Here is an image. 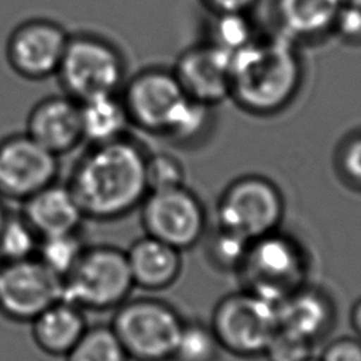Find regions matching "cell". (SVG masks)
Segmentation results:
<instances>
[{
	"label": "cell",
	"mask_w": 361,
	"mask_h": 361,
	"mask_svg": "<svg viewBox=\"0 0 361 361\" xmlns=\"http://www.w3.org/2000/svg\"><path fill=\"white\" fill-rule=\"evenodd\" d=\"M145 165L142 149L123 137L93 145L68 183L85 219L117 220L140 207L148 193Z\"/></svg>",
	"instance_id": "obj_1"
},
{
	"label": "cell",
	"mask_w": 361,
	"mask_h": 361,
	"mask_svg": "<svg viewBox=\"0 0 361 361\" xmlns=\"http://www.w3.org/2000/svg\"><path fill=\"white\" fill-rule=\"evenodd\" d=\"M302 82L293 41L283 34L257 37L231 56L230 96L247 111L269 114L283 109Z\"/></svg>",
	"instance_id": "obj_2"
},
{
	"label": "cell",
	"mask_w": 361,
	"mask_h": 361,
	"mask_svg": "<svg viewBox=\"0 0 361 361\" xmlns=\"http://www.w3.org/2000/svg\"><path fill=\"white\" fill-rule=\"evenodd\" d=\"M309 272L310 258L305 245L279 228L250 243L237 275L241 288L278 305L307 283Z\"/></svg>",
	"instance_id": "obj_3"
},
{
	"label": "cell",
	"mask_w": 361,
	"mask_h": 361,
	"mask_svg": "<svg viewBox=\"0 0 361 361\" xmlns=\"http://www.w3.org/2000/svg\"><path fill=\"white\" fill-rule=\"evenodd\" d=\"M134 288L126 250L110 244L86 245L62 279V299L85 312H106L127 300Z\"/></svg>",
	"instance_id": "obj_4"
},
{
	"label": "cell",
	"mask_w": 361,
	"mask_h": 361,
	"mask_svg": "<svg viewBox=\"0 0 361 361\" xmlns=\"http://www.w3.org/2000/svg\"><path fill=\"white\" fill-rule=\"evenodd\" d=\"M110 327L131 361H169L183 320L168 302L128 298L113 310Z\"/></svg>",
	"instance_id": "obj_5"
},
{
	"label": "cell",
	"mask_w": 361,
	"mask_h": 361,
	"mask_svg": "<svg viewBox=\"0 0 361 361\" xmlns=\"http://www.w3.org/2000/svg\"><path fill=\"white\" fill-rule=\"evenodd\" d=\"M276 307L278 305L240 288L217 300L209 324L223 351L240 358L262 357L278 329Z\"/></svg>",
	"instance_id": "obj_6"
},
{
	"label": "cell",
	"mask_w": 361,
	"mask_h": 361,
	"mask_svg": "<svg viewBox=\"0 0 361 361\" xmlns=\"http://www.w3.org/2000/svg\"><path fill=\"white\" fill-rule=\"evenodd\" d=\"M285 213L281 190L262 176H243L230 183L219 199L217 227L250 241L279 230Z\"/></svg>",
	"instance_id": "obj_7"
},
{
	"label": "cell",
	"mask_w": 361,
	"mask_h": 361,
	"mask_svg": "<svg viewBox=\"0 0 361 361\" xmlns=\"http://www.w3.org/2000/svg\"><path fill=\"white\" fill-rule=\"evenodd\" d=\"M56 73L68 94L82 102L96 94L116 93L124 75V63L109 42L79 35L68 39Z\"/></svg>",
	"instance_id": "obj_8"
},
{
	"label": "cell",
	"mask_w": 361,
	"mask_h": 361,
	"mask_svg": "<svg viewBox=\"0 0 361 361\" xmlns=\"http://www.w3.org/2000/svg\"><path fill=\"white\" fill-rule=\"evenodd\" d=\"M141 207L144 234L179 251L195 247L206 234V212L186 186L148 192Z\"/></svg>",
	"instance_id": "obj_9"
},
{
	"label": "cell",
	"mask_w": 361,
	"mask_h": 361,
	"mask_svg": "<svg viewBox=\"0 0 361 361\" xmlns=\"http://www.w3.org/2000/svg\"><path fill=\"white\" fill-rule=\"evenodd\" d=\"M62 298V279L39 259L0 262V314L30 323Z\"/></svg>",
	"instance_id": "obj_10"
},
{
	"label": "cell",
	"mask_w": 361,
	"mask_h": 361,
	"mask_svg": "<svg viewBox=\"0 0 361 361\" xmlns=\"http://www.w3.org/2000/svg\"><path fill=\"white\" fill-rule=\"evenodd\" d=\"M56 155L30 135H13L0 142V195L25 200L55 182Z\"/></svg>",
	"instance_id": "obj_11"
},
{
	"label": "cell",
	"mask_w": 361,
	"mask_h": 361,
	"mask_svg": "<svg viewBox=\"0 0 361 361\" xmlns=\"http://www.w3.org/2000/svg\"><path fill=\"white\" fill-rule=\"evenodd\" d=\"M186 96L173 72L149 69L131 79L121 100L130 121L149 133L165 134Z\"/></svg>",
	"instance_id": "obj_12"
},
{
	"label": "cell",
	"mask_w": 361,
	"mask_h": 361,
	"mask_svg": "<svg viewBox=\"0 0 361 361\" xmlns=\"http://www.w3.org/2000/svg\"><path fill=\"white\" fill-rule=\"evenodd\" d=\"M68 39L63 28L55 23L27 21L10 35L7 42L8 63L24 78H47L58 72Z\"/></svg>",
	"instance_id": "obj_13"
},
{
	"label": "cell",
	"mask_w": 361,
	"mask_h": 361,
	"mask_svg": "<svg viewBox=\"0 0 361 361\" xmlns=\"http://www.w3.org/2000/svg\"><path fill=\"white\" fill-rule=\"evenodd\" d=\"M231 56L210 42L200 44L179 56L173 75L189 97L213 106L230 96Z\"/></svg>",
	"instance_id": "obj_14"
},
{
	"label": "cell",
	"mask_w": 361,
	"mask_h": 361,
	"mask_svg": "<svg viewBox=\"0 0 361 361\" xmlns=\"http://www.w3.org/2000/svg\"><path fill=\"white\" fill-rule=\"evenodd\" d=\"M278 327L316 345L336 323V305L323 288L305 283L278 303Z\"/></svg>",
	"instance_id": "obj_15"
},
{
	"label": "cell",
	"mask_w": 361,
	"mask_h": 361,
	"mask_svg": "<svg viewBox=\"0 0 361 361\" xmlns=\"http://www.w3.org/2000/svg\"><path fill=\"white\" fill-rule=\"evenodd\" d=\"M27 135L56 157L75 148L82 135L79 102L51 96L38 102L27 120Z\"/></svg>",
	"instance_id": "obj_16"
},
{
	"label": "cell",
	"mask_w": 361,
	"mask_h": 361,
	"mask_svg": "<svg viewBox=\"0 0 361 361\" xmlns=\"http://www.w3.org/2000/svg\"><path fill=\"white\" fill-rule=\"evenodd\" d=\"M21 216L39 238L79 231L85 220L71 188L55 182L23 200Z\"/></svg>",
	"instance_id": "obj_17"
},
{
	"label": "cell",
	"mask_w": 361,
	"mask_h": 361,
	"mask_svg": "<svg viewBox=\"0 0 361 361\" xmlns=\"http://www.w3.org/2000/svg\"><path fill=\"white\" fill-rule=\"evenodd\" d=\"M126 254L135 288L164 290L172 286L182 272V251L148 234L137 238Z\"/></svg>",
	"instance_id": "obj_18"
},
{
	"label": "cell",
	"mask_w": 361,
	"mask_h": 361,
	"mask_svg": "<svg viewBox=\"0 0 361 361\" xmlns=\"http://www.w3.org/2000/svg\"><path fill=\"white\" fill-rule=\"evenodd\" d=\"M85 313L62 298L54 302L30 322L34 344L49 357L63 358L89 326Z\"/></svg>",
	"instance_id": "obj_19"
},
{
	"label": "cell",
	"mask_w": 361,
	"mask_h": 361,
	"mask_svg": "<svg viewBox=\"0 0 361 361\" xmlns=\"http://www.w3.org/2000/svg\"><path fill=\"white\" fill-rule=\"evenodd\" d=\"M343 4V0H276L281 34L292 41L319 37L333 28Z\"/></svg>",
	"instance_id": "obj_20"
},
{
	"label": "cell",
	"mask_w": 361,
	"mask_h": 361,
	"mask_svg": "<svg viewBox=\"0 0 361 361\" xmlns=\"http://www.w3.org/2000/svg\"><path fill=\"white\" fill-rule=\"evenodd\" d=\"M79 110L82 135L93 145L121 138L130 121L124 103L116 93L85 99L79 102Z\"/></svg>",
	"instance_id": "obj_21"
},
{
	"label": "cell",
	"mask_w": 361,
	"mask_h": 361,
	"mask_svg": "<svg viewBox=\"0 0 361 361\" xmlns=\"http://www.w3.org/2000/svg\"><path fill=\"white\" fill-rule=\"evenodd\" d=\"M65 361H131L110 324L87 326Z\"/></svg>",
	"instance_id": "obj_22"
},
{
	"label": "cell",
	"mask_w": 361,
	"mask_h": 361,
	"mask_svg": "<svg viewBox=\"0 0 361 361\" xmlns=\"http://www.w3.org/2000/svg\"><path fill=\"white\" fill-rule=\"evenodd\" d=\"M221 351L209 323L183 320L169 361H219Z\"/></svg>",
	"instance_id": "obj_23"
},
{
	"label": "cell",
	"mask_w": 361,
	"mask_h": 361,
	"mask_svg": "<svg viewBox=\"0 0 361 361\" xmlns=\"http://www.w3.org/2000/svg\"><path fill=\"white\" fill-rule=\"evenodd\" d=\"M86 245L79 231L48 235L39 238L35 258L63 279L75 267Z\"/></svg>",
	"instance_id": "obj_24"
},
{
	"label": "cell",
	"mask_w": 361,
	"mask_h": 361,
	"mask_svg": "<svg viewBox=\"0 0 361 361\" xmlns=\"http://www.w3.org/2000/svg\"><path fill=\"white\" fill-rule=\"evenodd\" d=\"M257 37L254 23L247 16V11H223L216 13L212 20L209 42L233 55Z\"/></svg>",
	"instance_id": "obj_25"
},
{
	"label": "cell",
	"mask_w": 361,
	"mask_h": 361,
	"mask_svg": "<svg viewBox=\"0 0 361 361\" xmlns=\"http://www.w3.org/2000/svg\"><path fill=\"white\" fill-rule=\"evenodd\" d=\"M38 234L20 216L7 214L0 227V262H16L37 255Z\"/></svg>",
	"instance_id": "obj_26"
},
{
	"label": "cell",
	"mask_w": 361,
	"mask_h": 361,
	"mask_svg": "<svg viewBox=\"0 0 361 361\" xmlns=\"http://www.w3.org/2000/svg\"><path fill=\"white\" fill-rule=\"evenodd\" d=\"M250 243V240L216 226V230L207 237L206 254L216 269L237 274L247 255Z\"/></svg>",
	"instance_id": "obj_27"
},
{
	"label": "cell",
	"mask_w": 361,
	"mask_h": 361,
	"mask_svg": "<svg viewBox=\"0 0 361 361\" xmlns=\"http://www.w3.org/2000/svg\"><path fill=\"white\" fill-rule=\"evenodd\" d=\"M212 106L186 96L172 116L165 135L179 142H188L206 131L210 117Z\"/></svg>",
	"instance_id": "obj_28"
},
{
	"label": "cell",
	"mask_w": 361,
	"mask_h": 361,
	"mask_svg": "<svg viewBox=\"0 0 361 361\" xmlns=\"http://www.w3.org/2000/svg\"><path fill=\"white\" fill-rule=\"evenodd\" d=\"M145 173L148 192L185 186V169L180 161L166 152L147 157Z\"/></svg>",
	"instance_id": "obj_29"
},
{
	"label": "cell",
	"mask_w": 361,
	"mask_h": 361,
	"mask_svg": "<svg viewBox=\"0 0 361 361\" xmlns=\"http://www.w3.org/2000/svg\"><path fill=\"white\" fill-rule=\"evenodd\" d=\"M313 347L312 343L278 327L267 344L262 357L267 361H305L313 355Z\"/></svg>",
	"instance_id": "obj_30"
},
{
	"label": "cell",
	"mask_w": 361,
	"mask_h": 361,
	"mask_svg": "<svg viewBox=\"0 0 361 361\" xmlns=\"http://www.w3.org/2000/svg\"><path fill=\"white\" fill-rule=\"evenodd\" d=\"M334 32L348 44L361 42V7L343 4L333 24Z\"/></svg>",
	"instance_id": "obj_31"
},
{
	"label": "cell",
	"mask_w": 361,
	"mask_h": 361,
	"mask_svg": "<svg viewBox=\"0 0 361 361\" xmlns=\"http://www.w3.org/2000/svg\"><path fill=\"white\" fill-rule=\"evenodd\" d=\"M319 361H361V338L343 336L326 344Z\"/></svg>",
	"instance_id": "obj_32"
},
{
	"label": "cell",
	"mask_w": 361,
	"mask_h": 361,
	"mask_svg": "<svg viewBox=\"0 0 361 361\" xmlns=\"http://www.w3.org/2000/svg\"><path fill=\"white\" fill-rule=\"evenodd\" d=\"M340 168L353 185L361 188V134L344 145L340 154Z\"/></svg>",
	"instance_id": "obj_33"
},
{
	"label": "cell",
	"mask_w": 361,
	"mask_h": 361,
	"mask_svg": "<svg viewBox=\"0 0 361 361\" xmlns=\"http://www.w3.org/2000/svg\"><path fill=\"white\" fill-rule=\"evenodd\" d=\"M214 13L248 11L258 0H204Z\"/></svg>",
	"instance_id": "obj_34"
},
{
	"label": "cell",
	"mask_w": 361,
	"mask_h": 361,
	"mask_svg": "<svg viewBox=\"0 0 361 361\" xmlns=\"http://www.w3.org/2000/svg\"><path fill=\"white\" fill-rule=\"evenodd\" d=\"M350 324L358 338H361V296L353 303L350 310Z\"/></svg>",
	"instance_id": "obj_35"
},
{
	"label": "cell",
	"mask_w": 361,
	"mask_h": 361,
	"mask_svg": "<svg viewBox=\"0 0 361 361\" xmlns=\"http://www.w3.org/2000/svg\"><path fill=\"white\" fill-rule=\"evenodd\" d=\"M7 212H6V207H4V204H3V202H1V199H0V227L3 226V223H4V220H6V217H7Z\"/></svg>",
	"instance_id": "obj_36"
},
{
	"label": "cell",
	"mask_w": 361,
	"mask_h": 361,
	"mask_svg": "<svg viewBox=\"0 0 361 361\" xmlns=\"http://www.w3.org/2000/svg\"><path fill=\"white\" fill-rule=\"evenodd\" d=\"M345 4H351V6H357L361 7V0H343Z\"/></svg>",
	"instance_id": "obj_37"
},
{
	"label": "cell",
	"mask_w": 361,
	"mask_h": 361,
	"mask_svg": "<svg viewBox=\"0 0 361 361\" xmlns=\"http://www.w3.org/2000/svg\"><path fill=\"white\" fill-rule=\"evenodd\" d=\"M305 361H319V358L317 357H314V355H310L309 358H306Z\"/></svg>",
	"instance_id": "obj_38"
}]
</instances>
